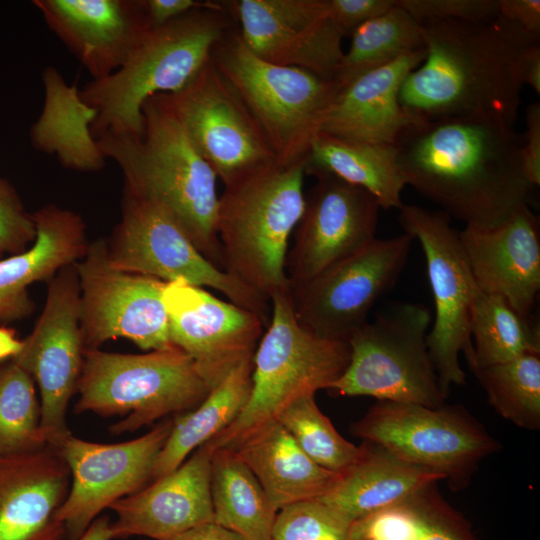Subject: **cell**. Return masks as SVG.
Segmentation results:
<instances>
[{"label":"cell","mask_w":540,"mask_h":540,"mask_svg":"<svg viewBox=\"0 0 540 540\" xmlns=\"http://www.w3.org/2000/svg\"><path fill=\"white\" fill-rule=\"evenodd\" d=\"M523 134L488 116L421 120L395 143L406 185L465 226L489 229L529 199L534 186L522 162Z\"/></svg>","instance_id":"obj_1"},{"label":"cell","mask_w":540,"mask_h":540,"mask_svg":"<svg viewBox=\"0 0 540 540\" xmlns=\"http://www.w3.org/2000/svg\"><path fill=\"white\" fill-rule=\"evenodd\" d=\"M421 26L425 55L401 87L404 109L417 120L488 116L514 125L523 87L521 59L539 36L500 15L428 20Z\"/></svg>","instance_id":"obj_2"},{"label":"cell","mask_w":540,"mask_h":540,"mask_svg":"<svg viewBox=\"0 0 540 540\" xmlns=\"http://www.w3.org/2000/svg\"><path fill=\"white\" fill-rule=\"evenodd\" d=\"M142 113L141 136L102 135L95 139L100 153L117 163L124 189L168 211L197 249L223 269L216 174L181 122L155 97L145 102Z\"/></svg>","instance_id":"obj_3"},{"label":"cell","mask_w":540,"mask_h":540,"mask_svg":"<svg viewBox=\"0 0 540 540\" xmlns=\"http://www.w3.org/2000/svg\"><path fill=\"white\" fill-rule=\"evenodd\" d=\"M233 27L224 2L149 27L118 69L92 79L78 92L82 103L94 112L89 130L94 140L105 134L141 136L145 102L184 87Z\"/></svg>","instance_id":"obj_4"},{"label":"cell","mask_w":540,"mask_h":540,"mask_svg":"<svg viewBox=\"0 0 540 540\" xmlns=\"http://www.w3.org/2000/svg\"><path fill=\"white\" fill-rule=\"evenodd\" d=\"M306 159L275 164L225 186L216 232L223 269L270 301L289 289V238L305 208Z\"/></svg>","instance_id":"obj_5"},{"label":"cell","mask_w":540,"mask_h":540,"mask_svg":"<svg viewBox=\"0 0 540 540\" xmlns=\"http://www.w3.org/2000/svg\"><path fill=\"white\" fill-rule=\"evenodd\" d=\"M271 316L253 356L252 385L240 415L207 443L235 448L295 400L329 389L350 359L346 341L315 335L296 319L290 289L270 298Z\"/></svg>","instance_id":"obj_6"},{"label":"cell","mask_w":540,"mask_h":540,"mask_svg":"<svg viewBox=\"0 0 540 540\" xmlns=\"http://www.w3.org/2000/svg\"><path fill=\"white\" fill-rule=\"evenodd\" d=\"M250 111L279 164L305 160L339 88L334 80L267 62L231 28L211 54Z\"/></svg>","instance_id":"obj_7"},{"label":"cell","mask_w":540,"mask_h":540,"mask_svg":"<svg viewBox=\"0 0 540 540\" xmlns=\"http://www.w3.org/2000/svg\"><path fill=\"white\" fill-rule=\"evenodd\" d=\"M211 389L191 359L173 346L144 354L84 349L76 413L124 414L113 434L133 432L163 416L190 411Z\"/></svg>","instance_id":"obj_8"},{"label":"cell","mask_w":540,"mask_h":540,"mask_svg":"<svg viewBox=\"0 0 540 540\" xmlns=\"http://www.w3.org/2000/svg\"><path fill=\"white\" fill-rule=\"evenodd\" d=\"M431 324L430 310L420 303H396L379 311L347 340L349 363L329 390L378 401L443 405L428 350Z\"/></svg>","instance_id":"obj_9"},{"label":"cell","mask_w":540,"mask_h":540,"mask_svg":"<svg viewBox=\"0 0 540 540\" xmlns=\"http://www.w3.org/2000/svg\"><path fill=\"white\" fill-rule=\"evenodd\" d=\"M107 255L110 265L124 272L212 288L269 324L268 299L210 262L163 207L124 188L121 219L107 242Z\"/></svg>","instance_id":"obj_10"},{"label":"cell","mask_w":540,"mask_h":540,"mask_svg":"<svg viewBox=\"0 0 540 540\" xmlns=\"http://www.w3.org/2000/svg\"><path fill=\"white\" fill-rule=\"evenodd\" d=\"M352 433L463 487L498 441L462 406L378 401Z\"/></svg>","instance_id":"obj_11"},{"label":"cell","mask_w":540,"mask_h":540,"mask_svg":"<svg viewBox=\"0 0 540 540\" xmlns=\"http://www.w3.org/2000/svg\"><path fill=\"white\" fill-rule=\"evenodd\" d=\"M399 222L405 233L417 240L423 251L434 300V319L427 343L443 397L452 385L465 383L460 364L463 354L473 364L470 313L475 283L464 256L459 231L442 211L403 204Z\"/></svg>","instance_id":"obj_12"},{"label":"cell","mask_w":540,"mask_h":540,"mask_svg":"<svg viewBox=\"0 0 540 540\" xmlns=\"http://www.w3.org/2000/svg\"><path fill=\"white\" fill-rule=\"evenodd\" d=\"M155 97L224 186L278 163L262 129L211 58L181 89Z\"/></svg>","instance_id":"obj_13"},{"label":"cell","mask_w":540,"mask_h":540,"mask_svg":"<svg viewBox=\"0 0 540 540\" xmlns=\"http://www.w3.org/2000/svg\"><path fill=\"white\" fill-rule=\"evenodd\" d=\"M413 240L405 232L375 238L309 281L289 288L299 324L320 337L347 342L397 282Z\"/></svg>","instance_id":"obj_14"},{"label":"cell","mask_w":540,"mask_h":540,"mask_svg":"<svg viewBox=\"0 0 540 540\" xmlns=\"http://www.w3.org/2000/svg\"><path fill=\"white\" fill-rule=\"evenodd\" d=\"M76 263L51 278L43 311L13 358L38 385L43 438L57 449L72 435L66 414L77 391L85 349Z\"/></svg>","instance_id":"obj_15"},{"label":"cell","mask_w":540,"mask_h":540,"mask_svg":"<svg viewBox=\"0 0 540 540\" xmlns=\"http://www.w3.org/2000/svg\"><path fill=\"white\" fill-rule=\"evenodd\" d=\"M76 268L85 349H97L117 338H126L145 351L174 346L162 298L165 281L112 267L104 239L88 244Z\"/></svg>","instance_id":"obj_16"},{"label":"cell","mask_w":540,"mask_h":540,"mask_svg":"<svg viewBox=\"0 0 540 540\" xmlns=\"http://www.w3.org/2000/svg\"><path fill=\"white\" fill-rule=\"evenodd\" d=\"M167 420L136 439L101 444L70 435L59 447L71 475L68 494L58 509L66 540H79L91 523L116 501L152 480L156 459L171 431Z\"/></svg>","instance_id":"obj_17"},{"label":"cell","mask_w":540,"mask_h":540,"mask_svg":"<svg viewBox=\"0 0 540 540\" xmlns=\"http://www.w3.org/2000/svg\"><path fill=\"white\" fill-rule=\"evenodd\" d=\"M162 298L172 344L191 359L210 389L253 358L267 327L255 312L181 279L166 282Z\"/></svg>","instance_id":"obj_18"},{"label":"cell","mask_w":540,"mask_h":540,"mask_svg":"<svg viewBox=\"0 0 540 540\" xmlns=\"http://www.w3.org/2000/svg\"><path fill=\"white\" fill-rule=\"evenodd\" d=\"M246 45L261 59L333 80L345 37L329 14L328 0L224 2Z\"/></svg>","instance_id":"obj_19"},{"label":"cell","mask_w":540,"mask_h":540,"mask_svg":"<svg viewBox=\"0 0 540 540\" xmlns=\"http://www.w3.org/2000/svg\"><path fill=\"white\" fill-rule=\"evenodd\" d=\"M315 177L287 253L289 288L309 281L377 238L380 206L369 192L330 174Z\"/></svg>","instance_id":"obj_20"},{"label":"cell","mask_w":540,"mask_h":540,"mask_svg":"<svg viewBox=\"0 0 540 540\" xmlns=\"http://www.w3.org/2000/svg\"><path fill=\"white\" fill-rule=\"evenodd\" d=\"M459 240L475 285L530 318L540 289V231L529 205L493 228L465 226Z\"/></svg>","instance_id":"obj_21"},{"label":"cell","mask_w":540,"mask_h":540,"mask_svg":"<svg viewBox=\"0 0 540 540\" xmlns=\"http://www.w3.org/2000/svg\"><path fill=\"white\" fill-rule=\"evenodd\" d=\"M213 449L206 442L174 471L116 501L113 539L145 536L165 540L213 522L210 469Z\"/></svg>","instance_id":"obj_22"},{"label":"cell","mask_w":540,"mask_h":540,"mask_svg":"<svg viewBox=\"0 0 540 540\" xmlns=\"http://www.w3.org/2000/svg\"><path fill=\"white\" fill-rule=\"evenodd\" d=\"M48 27L93 79L118 69L150 27L143 0H36Z\"/></svg>","instance_id":"obj_23"},{"label":"cell","mask_w":540,"mask_h":540,"mask_svg":"<svg viewBox=\"0 0 540 540\" xmlns=\"http://www.w3.org/2000/svg\"><path fill=\"white\" fill-rule=\"evenodd\" d=\"M69 468L53 446L0 455V540H61L56 519L70 487Z\"/></svg>","instance_id":"obj_24"},{"label":"cell","mask_w":540,"mask_h":540,"mask_svg":"<svg viewBox=\"0 0 540 540\" xmlns=\"http://www.w3.org/2000/svg\"><path fill=\"white\" fill-rule=\"evenodd\" d=\"M424 47L368 71L340 87L320 132L371 144L395 145L401 134L421 121L400 103L406 77L424 59Z\"/></svg>","instance_id":"obj_25"},{"label":"cell","mask_w":540,"mask_h":540,"mask_svg":"<svg viewBox=\"0 0 540 540\" xmlns=\"http://www.w3.org/2000/svg\"><path fill=\"white\" fill-rule=\"evenodd\" d=\"M36 237L26 250L0 261V319L12 320L32 310L28 287L52 278L85 254V223L77 213L50 204L32 214Z\"/></svg>","instance_id":"obj_26"},{"label":"cell","mask_w":540,"mask_h":540,"mask_svg":"<svg viewBox=\"0 0 540 540\" xmlns=\"http://www.w3.org/2000/svg\"><path fill=\"white\" fill-rule=\"evenodd\" d=\"M356 461L318 498L352 524L374 513L404 503L423 487L443 476L406 462L384 447L364 441Z\"/></svg>","instance_id":"obj_27"},{"label":"cell","mask_w":540,"mask_h":540,"mask_svg":"<svg viewBox=\"0 0 540 540\" xmlns=\"http://www.w3.org/2000/svg\"><path fill=\"white\" fill-rule=\"evenodd\" d=\"M233 449L277 510L322 497L339 476L306 455L277 420L257 429Z\"/></svg>","instance_id":"obj_28"},{"label":"cell","mask_w":540,"mask_h":540,"mask_svg":"<svg viewBox=\"0 0 540 540\" xmlns=\"http://www.w3.org/2000/svg\"><path fill=\"white\" fill-rule=\"evenodd\" d=\"M326 173L369 192L383 209H400L406 182L395 145L371 144L320 132L306 158V174Z\"/></svg>","instance_id":"obj_29"},{"label":"cell","mask_w":540,"mask_h":540,"mask_svg":"<svg viewBox=\"0 0 540 540\" xmlns=\"http://www.w3.org/2000/svg\"><path fill=\"white\" fill-rule=\"evenodd\" d=\"M252 360L235 368L198 406L173 420L156 459L152 481L174 471L189 454L225 430L240 415L251 391Z\"/></svg>","instance_id":"obj_30"},{"label":"cell","mask_w":540,"mask_h":540,"mask_svg":"<svg viewBox=\"0 0 540 540\" xmlns=\"http://www.w3.org/2000/svg\"><path fill=\"white\" fill-rule=\"evenodd\" d=\"M210 495L213 523L244 540H271L278 510L234 449L213 450Z\"/></svg>","instance_id":"obj_31"},{"label":"cell","mask_w":540,"mask_h":540,"mask_svg":"<svg viewBox=\"0 0 540 540\" xmlns=\"http://www.w3.org/2000/svg\"><path fill=\"white\" fill-rule=\"evenodd\" d=\"M469 329L474 354L471 371L527 353H540L538 325L520 315L502 297L484 292L476 285Z\"/></svg>","instance_id":"obj_32"},{"label":"cell","mask_w":540,"mask_h":540,"mask_svg":"<svg viewBox=\"0 0 540 540\" xmlns=\"http://www.w3.org/2000/svg\"><path fill=\"white\" fill-rule=\"evenodd\" d=\"M350 37L349 49L333 78L338 88L424 47L421 23L396 2L385 13L357 27Z\"/></svg>","instance_id":"obj_33"},{"label":"cell","mask_w":540,"mask_h":540,"mask_svg":"<svg viewBox=\"0 0 540 540\" xmlns=\"http://www.w3.org/2000/svg\"><path fill=\"white\" fill-rule=\"evenodd\" d=\"M472 372L498 414L521 428L539 430L540 353H527Z\"/></svg>","instance_id":"obj_34"},{"label":"cell","mask_w":540,"mask_h":540,"mask_svg":"<svg viewBox=\"0 0 540 540\" xmlns=\"http://www.w3.org/2000/svg\"><path fill=\"white\" fill-rule=\"evenodd\" d=\"M33 378L14 361L0 367V455L24 453L46 444Z\"/></svg>","instance_id":"obj_35"},{"label":"cell","mask_w":540,"mask_h":540,"mask_svg":"<svg viewBox=\"0 0 540 540\" xmlns=\"http://www.w3.org/2000/svg\"><path fill=\"white\" fill-rule=\"evenodd\" d=\"M299 447L322 468L341 473L352 465L362 451L344 439L317 406L314 395L291 403L276 419Z\"/></svg>","instance_id":"obj_36"},{"label":"cell","mask_w":540,"mask_h":540,"mask_svg":"<svg viewBox=\"0 0 540 540\" xmlns=\"http://www.w3.org/2000/svg\"><path fill=\"white\" fill-rule=\"evenodd\" d=\"M352 523L320 499L278 510L271 540H350Z\"/></svg>","instance_id":"obj_37"},{"label":"cell","mask_w":540,"mask_h":540,"mask_svg":"<svg viewBox=\"0 0 540 540\" xmlns=\"http://www.w3.org/2000/svg\"><path fill=\"white\" fill-rule=\"evenodd\" d=\"M415 521L413 540H482L471 523L431 483L404 502Z\"/></svg>","instance_id":"obj_38"},{"label":"cell","mask_w":540,"mask_h":540,"mask_svg":"<svg viewBox=\"0 0 540 540\" xmlns=\"http://www.w3.org/2000/svg\"><path fill=\"white\" fill-rule=\"evenodd\" d=\"M418 22L482 21L499 16L498 0H395Z\"/></svg>","instance_id":"obj_39"},{"label":"cell","mask_w":540,"mask_h":540,"mask_svg":"<svg viewBox=\"0 0 540 540\" xmlns=\"http://www.w3.org/2000/svg\"><path fill=\"white\" fill-rule=\"evenodd\" d=\"M36 229L12 186L0 178V255L25 250L35 240Z\"/></svg>","instance_id":"obj_40"},{"label":"cell","mask_w":540,"mask_h":540,"mask_svg":"<svg viewBox=\"0 0 540 540\" xmlns=\"http://www.w3.org/2000/svg\"><path fill=\"white\" fill-rule=\"evenodd\" d=\"M414 535L413 515L402 503L354 522L350 540H413Z\"/></svg>","instance_id":"obj_41"},{"label":"cell","mask_w":540,"mask_h":540,"mask_svg":"<svg viewBox=\"0 0 540 540\" xmlns=\"http://www.w3.org/2000/svg\"><path fill=\"white\" fill-rule=\"evenodd\" d=\"M394 5L395 0H328L330 17L344 36Z\"/></svg>","instance_id":"obj_42"},{"label":"cell","mask_w":540,"mask_h":540,"mask_svg":"<svg viewBox=\"0 0 540 540\" xmlns=\"http://www.w3.org/2000/svg\"><path fill=\"white\" fill-rule=\"evenodd\" d=\"M526 131L523 134L522 162L525 175L534 186L540 185V104L526 109Z\"/></svg>","instance_id":"obj_43"},{"label":"cell","mask_w":540,"mask_h":540,"mask_svg":"<svg viewBox=\"0 0 540 540\" xmlns=\"http://www.w3.org/2000/svg\"><path fill=\"white\" fill-rule=\"evenodd\" d=\"M220 2L196 0H143L144 11L150 27L161 26L190 11L200 8H212Z\"/></svg>","instance_id":"obj_44"},{"label":"cell","mask_w":540,"mask_h":540,"mask_svg":"<svg viewBox=\"0 0 540 540\" xmlns=\"http://www.w3.org/2000/svg\"><path fill=\"white\" fill-rule=\"evenodd\" d=\"M499 15L529 34L540 35L539 0H498Z\"/></svg>","instance_id":"obj_45"},{"label":"cell","mask_w":540,"mask_h":540,"mask_svg":"<svg viewBox=\"0 0 540 540\" xmlns=\"http://www.w3.org/2000/svg\"><path fill=\"white\" fill-rule=\"evenodd\" d=\"M165 540H244L239 535L211 522L196 526Z\"/></svg>","instance_id":"obj_46"},{"label":"cell","mask_w":540,"mask_h":540,"mask_svg":"<svg viewBox=\"0 0 540 540\" xmlns=\"http://www.w3.org/2000/svg\"><path fill=\"white\" fill-rule=\"evenodd\" d=\"M523 85H529L537 95L540 94V44L530 45L521 59Z\"/></svg>","instance_id":"obj_47"},{"label":"cell","mask_w":540,"mask_h":540,"mask_svg":"<svg viewBox=\"0 0 540 540\" xmlns=\"http://www.w3.org/2000/svg\"><path fill=\"white\" fill-rule=\"evenodd\" d=\"M110 524L107 516L97 517L79 540H112Z\"/></svg>","instance_id":"obj_48"},{"label":"cell","mask_w":540,"mask_h":540,"mask_svg":"<svg viewBox=\"0 0 540 540\" xmlns=\"http://www.w3.org/2000/svg\"><path fill=\"white\" fill-rule=\"evenodd\" d=\"M23 341L18 340L13 331L0 328V361L8 357H15L22 349Z\"/></svg>","instance_id":"obj_49"}]
</instances>
